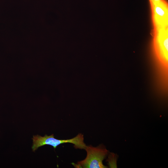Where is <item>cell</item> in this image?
Returning a JSON list of instances; mask_svg holds the SVG:
<instances>
[{
	"label": "cell",
	"mask_w": 168,
	"mask_h": 168,
	"mask_svg": "<svg viewBox=\"0 0 168 168\" xmlns=\"http://www.w3.org/2000/svg\"><path fill=\"white\" fill-rule=\"evenodd\" d=\"M32 139L33 143L32 149L34 152L39 147L46 145L52 146L54 149L58 145L66 143L73 144L74 147L76 149L85 150L86 146L84 141L83 135L81 133L78 134L72 138L68 139H58L55 138L53 134L49 136L46 134L43 137L38 135H34Z\"/></svg>",
	"instance_id": "cell-2"
},
{
	"label": "cell",
	"mask_w": 168,
	"mask_h": 168,
	"mask_svg": "<svg viewBox=\"0 0 168 168\" xmlns=\"http://www.w3.org/2000/svg\"><path fill=\"white\" fill-rule=\"evenodd\" d=\"M152 0L156 1H159V0Z\"/></svg>",
	"instance_id": "cell-6"
},
{
	"label": "cell",
	"mask_w": 168,
	"mask_h": 168,
	"mask_svg": "<svg viewBox=\"0 0 168 168\" xmlns=\"http://www.w3.org/2000/svg\"><path fill=\"white\" fill-rule=\"evenodd\" d=\"M85 150L87 153L86 158L78 161L77 164H73L77 168H105L103 161L108 153V151L103 144L97 147L91 145L86 146Z\"/></svg>",
	"instance_id": "cell-1"
},
{
	"label": "cell",
	"mask_w": 168,
	"mask_h": 168,
	"mask_svg": "<svg viewBox=\"0 0 168 168\" xmlns=\"http://www.w3.org/2000/svg\"><path fill=\"white\" fill-rule=\"evenodd\" d=\"M153 45L160 63L166 68L168 66V28L153 30Z\"/></svg>",
	"instance_id": "cell-3"
},
{
	"label": "cell",
	"mask_w": 168,
	"mask_h": 168,
	"mask_svg": "<svg viewBox=\"0 0 168 168\" xmlns=\"http://www.w3.org/2000/svg\"><path fill=\"white\" fill-rule=\"evenodd\" d=\"M117 155L113 153H110L109 154L107 161L110 167H117Z\"/></svg>",
	"instance_id": "cell-5"
},
{
	"label": "cell",
	"mask_w": 168,
	"mask_h": 168,
	"mask_svg": "<svg viewBox=\"0 0 168 168\" xmlns=\"http://www.w3.org/2000/svg\"><path fill=\"white\" fill-rule=\"evenodd\" d=\"M153 30L168 28V4L165 0H149Z\"/></svg>",
	"instance_id": "cell-4"
}]
</instances>
